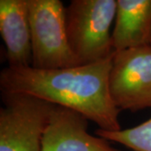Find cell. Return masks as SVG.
Masks as SVG:
<instances>
[{"label":"cell","instance_id":"obj_5","mask_svg":"<svg viewBox=\"0 0 151 151\" xmlns=\"http://www.w3.org/2000/svg\"><path fill=\"white\" fill-rule=\"evenodd\" d=\"M108 92L119 111L151 108V45L114 52Z\"/></svg>","mask_w":151,"mask_h":151},{"label":"cell","instance_id":"obj_3","mask_svg":"<svg viewBox=\"0 0 151 151\" xmlns=\"http://www.w3.org/2000/svg\"><path fill=\"white\" fill-rule=\"evenodd\" d=\"M31 29L32 65L40 70L80 65L70 50L65 7L60 0H28Z\"/></svg>","mask_w":151,"mask_h":151},{"label":"cell","instance_id":"obj_8","mask_svg":"<svg viewBox=\"0 0 151 151\" xmlns=\"http://www.w3.org/2000/svg\"><path fill=\"white\" fill-rule=\"evenodd\" d=\"M114 51L151 45V0H117Z\"/></svg>","mask_w":151,"mask_h":151},{"label":"cell","instance_id":"obj_7","mask_svg":"<svg viewBox=\"0 0 151 151\" xmlns=\"http://www.w3.org/2000/svg\"><path fill=\"white\" fill-rule=\"evenodd\" d=\"M0 34L9 67L32 65L31 29L28 0H0Z\"/></svg>","mask_w":151,"mask_h":151},{"label":"cell","instance_id":"obj_2","mask_svg":"<svg viewBox=\"0 0 151 151\" xmlns=\"http://www.w3.org/2000/svg\"><path fill=\"white\" fill-rule=\"evenodd\" d=\"M117 0H72L65 7V28L70 50L79 65L112 57L111 26Z\"/></svg>","mask_w":151,"mask_h":151},{"label":"cell","instance_id":"obj_1","mask_svg":"<svg viewBox=\"0 0 151 151\" xmlns=\"http://www.w3.org/2000/svg\"><path fill=\"white\" fill-rule=\"evenodd\" d=\"M112 57L89 65L53 70L9 67L0 72V90L31 95L83 114L106 131H119V111L108 92Z\"/></svg>","mask_w":151,"mask_h":151},{"label":"cell","instance_id":"obj_4","mask_svg":"<svg viewBox=\"0 0 151 151\" xmlns=\"http://www.w3.org/2000/svg\"><path fill=\"white\" fill-rule=\"evenodd\" d=\"M0 151H42L54 104L31 95L1 92Z\"/></svg>","mask_w":151,"mask_h":151},{"label":"cell","instance_id":"obj_9","mask_svg":"<svg viewBox=\"0 0 151 151\" xmlns=\"http://www.w3.org/2000/svg\"><path fill=\"white\" fill-rule=\"evenodd\" d=\"M95 135L134 151H151V118L135 127L119 131L97 129Z\"/></svg>","mask_w":151,"mask_h":151},{"label":"cell","instance_id":"obj_6","mask_svg":"<svg viewBox=\"0 0 151 151\" xmlns=\"http://www.w3.org/2000/svg\"><path fill=\"white\" fill-rule=\"evenodd\" d=\"M88 121L79 112L55 105L42 137V151H121L90 134Z\"/></svg>","mask_w":151,"mask_h":151},{"label":"cell","instance_id":"obj_10","mask_svg":"<svg viewBox=\"0 0 151 151\" xmlns=\"http://www.w3.org/2000/svg\"></svg>","mask_w":151,"mask_h":151}]
</instances>
